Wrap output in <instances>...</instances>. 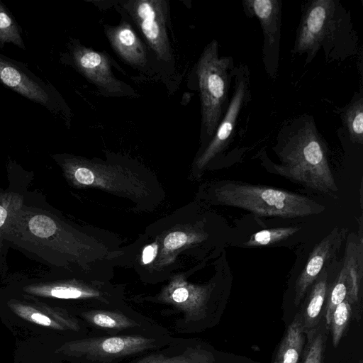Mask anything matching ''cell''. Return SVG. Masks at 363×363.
<instances>
[{"label":"cell","instance_id":"cell-12","mask_svg":"<svg viewBox=\"0 0 363 363\" xmlns=\"http://www.w3.org/2000/svg\"><path fill=\"white\" fill-rule=\"evenodd\" d=\"M155 342L142 336L92 337L65 343L58 351L91 359H113L151 349L155 347Z\"/></svg>","mask_w":363,"mask_h":363},{"label":"cell","instance_id":"cell-1","mask_svg":"<svg viewBox=\"0 0 363 363\" xmlns=\"http://www.w3.org/2000/svg\"><path fill=\"white\" fill-rule=\"evenodd\" d=\"M198 201L186 204L147 225L123 246L120 267L133 269L144 282L166 281L199 264L211 238Z\"/></svg>","mask_w":363,"mask_h":363},{"label":"cell","instance_id":"cell-25","mask_svg":"<svg viewBox=\"0 0 363 363\" xmlns=\"http://www.w3.org/2000/svg\"><path fill=\"white\" fill-rule=\"evenodd\" d=\"M6 43H12L21 48L25 49V45L17 24L0 2V47L3 48Z\"/></svg>","mask_w":363,"mask_h":363},{"label":"cell","instance_id":"cell-17","mask_svg":"<svg viewBox=\"0 0 363 363\" xmlns=\"http://www.w3.org/2000/svg\"><path fill=\"white\" fill-rule=\"evenodd\" d=\"M8 305L17 315L34 324L59 330L78 331L79 329L77 321L61 310L48 307L39 309L32 305L13 301Z\"/></svg>","mask_w":363,"mask_h":363},{"label":"cell","instance_id":"cell-11","mask_svg":"<svg viewBox=\"0 0 363 363\" xmlns=\"http://www.w3.org/2000/svg\"><path fill=\"white\" fill-rule=\"evenodd\" d=\"M248 17H257L264 35L262 60L267 74L275 79L279 67L281 1L243 0Z\"/></svg>","mask_w":363,"mask_h":363},{"label":"cell","instance_id":"cell-19","mask_svg":"<svg viewBox=\"0 0 363 363\" xmlns=\"http://www.w3.org/2000/svg\"><path fill=\"white\" fill-rule=\"evenodd\" d=\"M302 318L297 314L289 325L273 363H298L304 342Z\"/></svg>","mask_w":363,"mask_h":363},{"label":"cell","instance_id":"cell-21","mask_svg":"<svg viewBox=\"0 0 363 363\" xmlns=\"http://www.w3.org/2000/svg\"><path fill=\"white\" fill-rule=\"evenodd\" d=\"M83 317L92 325L111 330H123L133 328L138 324L117 311L91 310L82 313Z\"/></svg>","mask_w":363,"mask_h":363},{"label":"cell","instance_id":"cell-26","mask_svg":"<svg viewBox=\"0 0 363 363\" xmlns=\"http://www.w3.org/2000/svg\"><path fill=\"white\" fill-rule=\"evenodd\" d=\"M352 315L350 303L344 300L335 309L330 323L332 333L333 344L337 347L345 333Z\"/></svg>","mask_w":363,"mask_h":363},{"label":"cell","instance_id":"cell-16","mask_svg":"<svg viewBox=\"0 0 363 363\" xmlns=\"http://www.w3.org/2000/svg\"><path fill=\"white\" fill-rule=\"evenodd\" d=\"M105 32L111 47L125 62L140 68L146 65L147 57L145 46L128 23L107 27Z\"/></svg>","mask_w":363,"mask_h":363},{"label":"cell","instance_id":"cell-8","mask_svg":"<svg viewBox=\"0 0 363 363\" xmlns=\"http://www.w3.org/2000/svg\"><path fill=\"white\" fill-rule=\"evenodd\" d=\"M166 281L160 292L150 300L177 308L189 320H198L206 316L208 303L216 288L214 281L194 282L189 280L186 272H182Z\"/></svg>","mask_w":363,"mask_h":363},{"label":"cell","instance_id":"cell-14","mask_svg":"<svg viewBox=\"0 0 363 363\" xmlns=\"http://www.w3.org/2000/svg\"><path fill=\"white\" fill-rule=\"evenodd\" d=\"M72 57L78 71L100 90L113 96L133 94L127 85L113 75L109 58L105 53L75 45Z\"/></svg>","mask_w":363,"mask_h":363},{"label":"cell","instance_id":"cell-30","mask_svg":"<svg viewBox=\"0 0 363 363\" xmlns=\"http://www.w3.org/2000/svg\"><path fill=\"white\" fill-rule=\"evenodd\" d=\"M359 363H363V362H362V360H360V361L359 362Z\"/></svg>","mask_w":363,"mask_h":363},{"label":"cell","instance_id":"cell-27","mask_svg":"<svg viewBox=\"0 0 363 363\" xmlns=\"http://www.w3.org/2000/svg\"><path fill=\"white\" fill-rule=\"evenodd\" d=\"M347 295V278L345 269L342 268L338 279L333 288L325 312L327 328L330 326L333 313L335 308L341 303Z\"/></svg>","mask_w":363,"mask_h":363},{"label":"cell","instance_id":"cell-2","mask_svg":"<svg viewBox=\"0 0 363 363\" xmlns=\"http://www.w3.org/2000/svg\"><path fill=\"white\" fill-rule=\"evenodd\" d=\"M63 167L76 186L99 189L128 199L140 212L154 211L165 199L157 174L128 158L109 156L104 160L67 156Z\"/></svg>","mask_w":363,"mask_h":363},{"label":"cell","instance_id":"cell-10","mask_svg":"<svg viewBox=\"0 0 363 363\" xmlns=\"http://www.w3.org/2000/svg\"><path fill=\"white\" fill-rule=\"evenodd\" d=\"M25 291L44 297L110 304L121 295L122 287L115 286L111 281L75 277L55 283L30 286Z\"/></svg>","mask_w":363,"mask_h":363},{"label":"cell","instance_id":"cell-18","mask_svg":"<svg viewBox=\"0 0 363 363\" xmlns=\"http://www.w3.org/2000/svg\"><path fill=\"white\" fill-rule=\"evenodd\" d=\"M342 268L347 278V300L350 303H357L362 280V241L359 243L349 240Z\"/></svg>","mask_w":363,"mask_h":363},{"label":"cell","instance_id":"cell-23","mask_svg":"<svg viewBox=\"0 0 363 363\" xmlns=\"http://www.w3.org/2000/svg\"><path fill=\"white\" fill-rule=\"evenodd\" d=\"M136 363H215V357L208 350L188 347L181 354L173 357L153 354L143 358Z\"/></svg>","mask_w":363,"mask_h":363},{"label":"cell","instance_id":"cell-24","mask_svg":"<svg viewBox=\"0 0 363 363\" xmlns=\"http://www.w3.org/2000/svg\"><path fill=\"white\" fill-rule=\"evenodd\" d=\"M298 230L296 227L262 230L253 234L245 243L247 247L267 246L285 240Z\"/></svg>","mask_w":363,"mask_h":363},{"label":"cell","instance_id":"cell-20","mask_svg":"<svg viewBox=\"0 0 363 363\" xmlns=\"http://www.w3.org/2000/svg\"><path fill=\"white\" fill-rule=\"evenodd\" d=\"M327 287V273L324 271L315 281L301 316L304 333L308 335L313 333V329L319 322Z\"/></svg>","mask_w":363,"mask_h":363},{"label":"cell","instance_id":"cell-7","mask_svg":"<svg viewBox=\"0 0 363 363\" xmlns=\"http://www.w3.org/2000/svg\"><path fill=\"white\" fill-rule=\"evenodd\" d=\"M233 79V92L227 109L208 143L196 154L189 172V178L198 180L211 161L227 146L235 130L242 109L250 101L249 68L240 64L235 67Z\"/></svg>","mask_w":363,"mask_h":363},{"label":"cell","instance_id":"cell-5","mask_svg":"<svg viewBox=\"0 0 363 363\" xmlns=\"http://www.w3.org/2000/svg\"><path fill=\"white\" fill-rule=\"evenodd\" d=\"M350 13L335 0H314L303 11L293 52L306 54L309 63L323 48L328 58H345L353 54V39Z\"/></svg>","mask_w":363,"mask_h":363},{"label":"cell","instance_id":"cell-6","mask_svg":"<svg viewBox=\"0 0 363 363\" xmlns=\"http://www.w3.org/2000/svg\"><path fill=\"white\" fill-rule=\"evenodd\" d=\"M216 40L203 49L196 65L201 111V150L213 138L228 105L232 57H220Z\"/></svg>","mask_w":363,"mask_h":363},{"label":"cell","instance_id":"cell-15","mask_svg":"<svg viewBox=\"0 0 363 363\" xmlns=\"http://www.w3.org/2000/svg\"><path fill=\"white\" fill-rule=\"evenodd\" d=\"M342 235L337 228L318 243L311 253L307 263L295 285L294 304L298 306L310 285L316 279L324 264L338 247Z\"/></svg>","mask_w":363,"mask_h":363},{"label":"cell","instance_id":"cell-28","mask_svg":"<svg viewBox=\"0 0 363 363\" xmlns=\"http://www.w3.org/2000/svg\"><path fill=\"white\" fill-rule=\"evenodd\" d=\"M302 363H322L325 349V339L322 333H312Z\"/></svg>","mask_w":363,"mask_h":363},{"label":"cell","instance_id":"cell-3","mask_svg":"<svg viewBox=\"0 0 363 363\" xmlns=\"http://www.w3.org/2000/svg\"><path fill=\"white\" fill-rule=\"evenodd\" d=\"M278 140L277 154L282 163L276 167L279 174L313 190L335 196L337 187L313 118L301 116L284 125Z\"/></svg>","mask_w":363,"mask_h":363},{"label":"cell","instance_id":"cell-29","mask_svg":"<svg viewBox=\"0 0 363 363\" xmlns=\"http://www.w3.org/2000/svg\"><path fill=\"white\" fill-rule=\"evenodd\" d=\"M7 216L6 209L2 206H0V227L4 223Z\"/></svg>","mask_w":363,"mask_h":363},{"label":"cell","instance_id":"cell-13","mask_svg":"<svg viewBox=\"0 0 363 363\" xmlns=\"http://www.w3.org/2000/svg\"><path fill=\"white\" fill-rule=\"evenodd\" d=\"M0 82L21 96L52 111L58 104L52 86L31 72L23 63L0 54Z\"/></svg>","mask_w":363,"mask_h":363},{"label":"cell","instance_id":"cell-22","mask_svg":"<svg viewBox=\"0 0 363 363\" xmlns=\"http://www.w3.org/2000/svg\"><path fill=\"white\" fill-rule=\"evenodd\" d=\"M342 119L352 142L363 143V97L354 96L342 113Z\"/></svg>","mask_w":363,"mask_h":363},{"label":"cell","instance_id":"cell-9","mask_svg":"<svg viewBox=\"0 0 363 363\" xmlns=\"http://www.w3.org/2000/svg\"><path fill=\"white\" fill-rule=\"evenodd\" d=\"M123 6L139 27L149 46L161 61L172 59L167 30V2L162 0H135Z\"/></svg>","mask_w":363,"mask_h":363},{"label":"cell","instance_id":"cell-4","mask_svg":"<svg viewBox=\"0 0 363 363\" xmlns=\"http://www.w3.org/2000/svg\"><path fill=\"white\" fill-rule=\"evenodd\" d=\"M196 201L247 210L260 216L284 218L322 213L325 206L303 195L273 187L236 182H219L201 186Z\"/></svg>","mask_w":363,"mask_h":363}]
</instances>
